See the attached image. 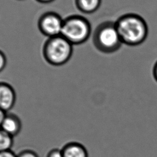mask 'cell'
Returning <instances> with one entry per match:
<instances>
[{
    "mask_svg": "<svg viewBox=\"0 0 157 157\" xmlns=\"http://www.w3.org/2000/svg\"><path fill=\"white\" fill-rule=\"evenodd\" d=\"M115 23L121 42L125 45L137 46L148 36V25L143 17L138 14H124L118 18Z\"/></svg>",
    "mask_w": 157,
    "mask_h": 157,
    "instance_id": "obj_1",
    "label": "cell"
},
{
    "mask_svg": "<svg viewBox=\"0 0 157 157\" xmlns=\"http://www.w3.org/2000/svg\"><path fill=\"white\" fill-rule=\"evenodd\" d=\"M73 53V45L61 35L48 37L44 42L42 54L45 61L54 66L67 63Z\"/></svg>",
    "mask_w": 157,
    "mask_h": 157,
    "instance_id": "obj_2",
    "label": "cell"
},
{
    "mask_svg": "<svg viewBox=\"0 0 157 157\" xmlns=\"http://www.w3.org/2000/svg\"><path fill=\"white\" fill-rule=\"evenodd\" d=\"M93 44L103 53L109 54L118 50L123 43L115 21H106L98 25L93 34Z\"/></svg>",
    "mask_w": 157,
    "mask_h": 157,
    "instance_id": "obj_3",
    "label": "cell"
},
{
    "mask_svg": "<svg viewBox=\"0 0 157 157\" xmlns=\"http://www.w3.org/2000/svg\"><path fill=\"white\" fill-rule=\"evenodd\" d=\"M91 34V24L85 17L72 15L64 19L61 35L73 45L85 43Z\"/></svg>",
    "mask_w": 157,
    "mask_h": 157,
    "instance_id": "obj_4",
    "label": "cell"
},
{
    "mask_svg": "<svg viewBox=\"0 0 157 157\" xmlns=\"http://www.w3.org/2000/svg\"><path fill=\"white\" fill-rule=\"evenodd\" d=\"M63 20L61 15L55 12H45L37 20L38 29L47 38L59 36L61 34Z\"/></svg>",
    "mask_w": 157,
    "mask_h": 157,
    "instance_id": "obj_5",
    "label": "cell"
},
{
    "mask_svg": "<svg viewBox=\"0 0 157 157\" xmlns=\"http://www.w3.org/2000/svg\"><path fill=\"white\" fill-rule=\"evenodd\" d=\"M16 93L13 86L5 82H0V109L9 112L16 102Z\"/></svg>",
    "mask_w": 157,
    "mask_h": 157,
    "instance_id": "obj_6",
    "label": "cell"
},
{
    "mask_svg": "<svg viewBox=\"0 0 157 157\" xmlns=\"http://www.w3.org/2000/svg\"><path fill=\"white\" fill-rule=\"evenodd\" d=\"M22 123L15 113L7 112L2 121L0 128L12 137L17 136L21 131Z\"/></svg>",
    "mask_w": 157,
    "mask_h": 157,
    "instance_id": "obj_7",
    "label": "cell"
},
{
    "mask_svg": "<svg viewBox=\"0 0 157 157\" xmlns=\"http://www.w3.org/2000/svg\"><path fill=\"white\" fill-rule=\"evenodd\" d=\"M63 157H88L85 147L77 142H69L61 148Z\"/></svg>",
    "mask_w": 157,
    "mask_h": 157,
    "instance_id": "obj_8",
    "label": "cell"
},
{
    "mask_svg": "<svg viewBox=\"0 0 157 157\" xmlns=\"http://www.w3.org/2000/svg\"><path fill=\"white\" fill-rule=\"evenodd\" d=\"M102 0H75L77 9L86 14L95 12L99 8Z\"/></svg>",
    "mask_w": 157,
    "mask_h": 157,
    "instance_id": "obj_9",
    "label": "cell"
},
{
    "mask_svg": "<svg viewBox=\"0 0 157 157\" xmlns=\"http://www.w3.org/2000/svg\"><path fill=\"white\" fill-rule=\"evenodd\" d=\"M13 145V137L0 128V152L11 150Z\"/></svg>",
    "mask_w": 157,
    "mask_h": 157,
    "instance_id": "obj_10",
    "label": "cell"
},
{
    "mask_svg": "<svg viewBox=\"0 0 157 157\" xmlns=\"http://www.w3.org/2000/svg\"><path fill=\"white\" fill-rule=\"evenodd\" d=\"M17 157H39L37 153L33 150L25 149L17 154Z\"/></svg>",
    "mask_w": 157,
    "mask_h": 157,
    "instance_id": "obj_11",
    "label": "cell"
},
{
    "mask_svg": "<svg viewBox=\"0 0 157 157\" xmlns=\"http://www.w3.org/2000/svg\"><path fill=\"white\" fill-rule=\"evenodd\" d=\"M7 57L4 52L0 49V72H2L7 65Z\"/></svg>",
    "mask_w": 157,
    "mask_h": 157,
    "instance_id": "obj_12",
    "label": "cell"
},
{
    "mask_svg": "<svg viewBox=\"0 0 157 157\" xmlns=\"http://www.w3.org/2000/svg\"><path fill=\"white\" fill-rule=\"evenodd\" d=\"M46 157H63L61 149L53 148L50 150Z\"/></svg>",
    "mask_w": 157,
    "mask_h": 157,
    "instance_id": "obj_13",
    "label": "cell"
},
{
    "mask_svg": "<svg viewBox=\"0 0 157 157\" xmlns=\"http://www.w3.org/2000/svg\"><path fill=\"white\" fill-rule=\"evenodd\" d=\"M0 157H17V154L10 150L0 152Z\"/></svg>",
    "mask_w": 157,
    "mask_h": 157,
    "instance_id": "obj_14",
    "label": "cell"
},
{
    "mask_svg": "<svg viewBox=\"0 0 157 157\" xmlns=\"http://www.w3.org/2000/svg\"><path fill=\"white\" fill-rule=\"evenodd\" d=\"M153 75L155 80L157 82V61L155 62L153 67Z\"/></svg>",
    "mask_w": 157,
    "mask_h": 157,
    "instance_id": "obj_15",
    "label": "cell"
},
{
    "mask_svg": "<svg viewBox=\"0 0 157 157\" xmlns=\"http://www.w3.org/2000/svg\"><path fill=\"white\" fill-rule=\"evenodd\" d=\"M6 112H4L3 110H1L0 109V127H1V123H2V121L5 117V115H6Z\"/></svg>",
    "mask_w": 157,
    "mask_h": 157,
    "instance_id": "obj_16",
    "label": "cell"
},
{
    "mask_svg": "<svg viewBox=\"0 0 157 157\" xmlns=\"http://www.w3.org/2000/svg\"><path fill=\"white\" fill-rule=\"evenodd\" d=\"M36 1L40 3H42V4H48V3L52 2L55 0H36Z\"/></svg>",
    "mask_w": 157,
    "mask_h": 157,
    "instance_id": "obj_17",
    "label": "cell"
},
{
    "mask_svg": "<svg viewBox=\"0 0 157 157\" xmlns=\"http://www.w3.org/2000/svg\"><path fill=\"white\" fill-rule=\"evenodd\" d=\"M18 1H24V0H18Z\"/></svg>",
    "mask_w": 157,
    "mask_h": 157,
    "instance_id": "obj_18",
    "label": "cell"
}]
</instances>
